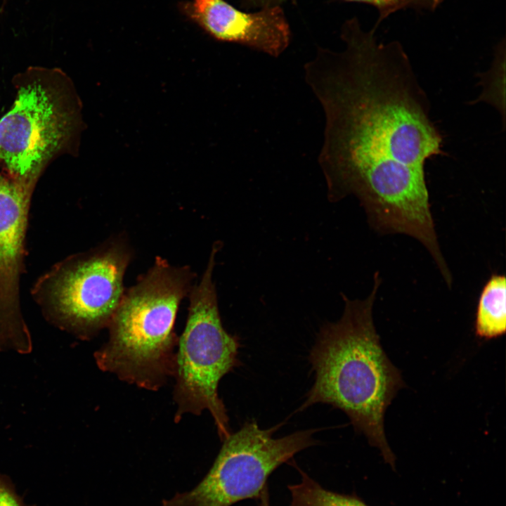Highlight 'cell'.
<instances>
[{"mask_svg":"<svg viewBox=\"0 0 506 506\" xmlns=\"http://www.w3.org/2000/svg\"><path fill=\"white\" fill-rule=\"evenodd\" d=\"M494 60L491 68L481 74L482 92L477 101H484L493 105L502 115L503 124L505 119V41L502 39L495 49Z\"/></svg>","mask_w":506,"mask_h":506,"instance_id":"8fae6325","label":"cell"},{"mask_svg":"<svg viewBox=\"0 0 506 506\" xmlns=\"http://www.w3.org/2000/svg\"><path fill=\"white\" fill-rule=\"evenodd\" d=\"M376 30L349 18L341 27L344 49L318 46L304 65L325 115L318 163L327 197L353 195L375 230L406 234L432 251L439 241L424 164L442 153V136L402 45L379 42Z\"/></svg>","mask_w":506,"mask_h":506,"instance_id":"6da1fadb","label":"cell"},{"mask_svg":"<svg viewBox=\"0 0 506 506\" xmlns=\"http://www.w3.org/2000/svg\"><path fill=\"white\" fill-rule=\"evenodd\" d=\"M380 283L377 272L372 291L363 299H351L342 294L344 306L341 318L320 328L309 353L315 381L300 410L320 403L344 411L355 430L363 434L394 467L384 417L405 384L382 347L374 325L372 310Z\"/></svg>","mask_w":506,"mask_h":506,"instance_id":"7a4b0ae2","label":"cell"},{"mask_svg":"<svg viewBox=\"0 0 506 506\" xmlns=\"http://www.w3.org/2000/svg\"><path fill=\"white\" fill-rule=\"evenodd\" d=\"M474 330L482 339L498 337L506 330V279L493 274L481 292L476 312Z\"/></svg>","mask_w":506,"mask_h":506,"instance_id":"9c48e42d","label":"cell"},{"mask_svg":"<svg viewBox=\"0 0 506 506\" xmlns=\"http://www.w3.org/2000/svg\"><path fill=\"white\" fill-rule=\"evenodd\" d=\"M0 506H27L17 494L11 481L0 474Z\"/></svg>","mask_w":506,"mask_h":506,"instance_id":"4fadbf2b","label":"cell"},{"mask_svg":"<svg viewBox=\"0 0 506 506\" xmlns=\"http://www.w3.org/2000/svg\"><path fill=\"white\" fill-rule=\"evenodd\" d=\"M221 242L213 244L205 270L188 294L186 324L178 340L174 377L175 422L184 414L209 411L221 441L231 432L226 407L219 398L221 379L238 365L240 344L223 327L213 273Z\"/></svg>","mask_w":506,"mask_h":506,"instance_id":"277c9868","label":"cell"},{"mask_svg":"<svg viewBox=\"0 0 506 506\" xmlns=\"http://www.w3.org/2000/svg\"><path fill=\"white\" fill-rule=\"evenodd\" d=\"M299 472L301 482L288 486L292 497L289 506H368L355 497L325 489L305 472Z\"/></svg>","mask_w":506,"mask_h":506,"instance_id":"30bf717a","label":"cell"},{"mask_svg":"<svg viewBox=\"0 0 506 506\" xmlns=\"http://www.w3.org/2000/svg\"><path fill=\"white\" fill-rule=\"evenodd\" d=\"M287 0H240L242 8L246 10L282 6Z\"/></svg>","mask_w":506,"mask_h":506,"instance_id":"5bb4252c","label":"cell"},{"mask_svg":"<svg viewBox=\"0 0 506 506\" xmlns=\"http://www.w3.org/2000/svg\"><path fill=\"white\" fill-rule=\"evenodd\" d=\"M182 13L216 40L237 43L273 57L288 47L289 22L282 6L243 11L225 0H190Z\"/></svg>","mask_w":506,"mask_h":506,"instance_id":"ba28073f","label":"cell"},{"mask_svg":"<svg viewBox=\"0 0 506 506\" xmlns=\"http://www.w3.org/2000/svg\"><path fill=\"white\" fill-rule=\"evenodd\" d=\"M133 250L123 234L53 265L31 293L44 315L84 339L108 327L125 291Z\"/></svg>","mask_w":506,"mask_h":506,"instance_id":"5b68a950","label":"cell"},{"mask_svg":"<svg viewBox=\"0 0 506 506\" xmlns=\"http://www.w3.org/2000/svg\"><path fill=\"white\" fill-rule=\"evenodd\" d=\"M33 193L0 166V343H11L21 352L31 348L20 288Z\"/></svg>","mask_w":506,"mask_h":506,"instance_id":"52a82bcc","label":"cell"},{"mask_svg":"<svg viewBox=\"0 0 506 506\" xmlns=\"http://www.w3.org/2000/svg\"><path fill=\"white\" fill-rule=\"evenodd\" d=\"M12 84L15 100L0 119V166L34 192L51 163L77 153L82 103L72 79L58 67H28Z\"/></svg>","mask_w":506,"mask_h":506,"instance_id":"3957f363","label":"cell"},{"mask_svg":"<svg viewBox=\"0 0 506 506\" xmlns=\"http://www.w3.org/2000/svg\"><path fill=\"white\" fill-rule=\"evenodd\" d=\"M347 2H358L375 7L378 12V18L374 27L378 26L391 14L396 11L413 9L416 11L436 10L445 0H341Z\"/></svg>","mask_w":506,"mask_h":506,"instance_id":"7c38bea8","label":"cell"},{"mask_svg":"<svg viewBox=\"0 0 506 506\" xmlns=\"http://www.w3.org/2000/svg\"><path fill=\"white\" fill-rule=\"evenodd\" d=\"M260 504L259 506H270L269 505V495L267 485L262 490L259 495Z\"/></svg>","mask_w":506,"mask_h":506,"instance_id":"9a60e30c","label":"cell"},{"mask_svg":"<svg viewBox=\"0 0 506 506\" xmlns=\"http://www.w3.org/2000/svg\"><path fill=\"white\" fill-rule=\"evenodd\" d=\"M276 428L245 422L223 440L212 467L192 489L163 499L161 506H231L257 498L270 474L296 453L315 444L314 429L273 438Z\"/></svg>","mask_w":506,"mask_h":506,"instance_id":"8992f818","label":"cell"}]
</instances>
